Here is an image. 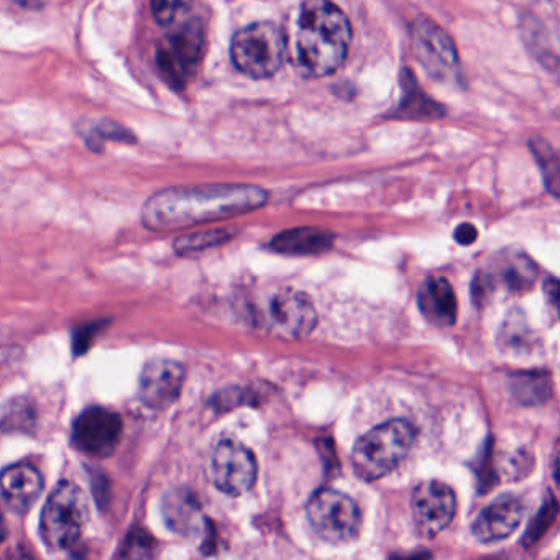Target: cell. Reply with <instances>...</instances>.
<instances>
[{"mask_svg":"<svg viewBox=\"0 0 560 560\" xmlns=\"http://www.w3.org/2000/svg\"><path fill=\"white\" fill-rule=\"evenodd\" d=\"M267 191L248 185L176 186L155 192L143 206L142 222L155 232L178 231L260 209Z\"/></svg>","mask_w":560,"mask_h":560,"instance_id":"obj_1","label":"cell"},{"mask_svg":"<svg viewBox=\"0 0 560 560\" xmlns=\"http://www.w3.org/2000/svg\"><path fill=\"white\" fill-rule=\"evenodd\" d=\"M352 27L330 0H306L300 9L293 37L294 63L307 78L339 70L349 54Z\"/></svg>","mask_w":560,"mask_h":560,"instance_id":"obj_2","label":"cell"},{"mask_svg":"<svg viewBox=\"0 0 560 560\" xmlns=\"http://www.w3.org/2000/svg\"><path fill=\"white\" fill-rule=\"evenodd\" d=\"M415 441L416 429L411 422L405 419L383 422L353 445V471L362 480H380L408 457Z\"/></svg>","mask_w":560,"mask_h":560,"instance_id":"obj_3","label":"cell"},{"mask_svg":"<svg viewBox=\"0 0 560 560\" xmlns=\"http://www.w3.org/2000/svg\"><path fill=\"white\" fill-rule=\"evenodd\" d=\"M90 520L86 494L73 481H61L42 511L40 534L48 549H71Z\"/></svg>","mask_w":560,"mask_h":560,"instance_id":"obj_4","label":"cell"},{"mask_svg":"<svg viewBox=\"0 0 560 560\" xmlns=\"http://www.w3.org/2000/svg\"><path fill=\"white\" fill-rule=\"evenodd\" d=\"M287 40L271 22H255L232 38L231 60L245 77L267 80L283 67Z\"/></svg>","mask_w":560,"mask_h":560,"instance_id":"obj_5","label":"cell"},{"mask_svg":"<svg viewBox=\"0 0 560 560\" xmlns=\"http://www.w3.org/2000/svg\"><path fill=\"white\" fill-rule=\"evenodd\" d=\"M206 47V28L199 19L188 18L160 40L156 67L172 90L183 91L195 78Z\"/></svg>","mask_w":560,"mask_h":560,"instance_id":"obj_6","label":"cell"},{"mask_svg":"<svg viewBox=\"0 0 560 560\" xmlns=\"http://www.w3.org/2000/svg\"><path fill=\"white\" fill-rule=\"evenodd\" d=\"M307 520L314 533L330 544L352 542L362 527L359 504L336 490H320L311 498Z\"/></svg>","mask_w":560,"mask_h":560,"instance_id":"obj_7","label":"cell"},{"mask_svg":"<svg viewBox=\"0 0 560 560\" xmlns=\"http://www.w3.org/2000/svg\"><path fill=\"white\" fill-rule=\"evenodd\" d=\"M411 45L429 77L439 83L460 81V61L454 40L431 19L421 18L412 24Z\"/></svg>","mask_w":560,"mask_h":560,"instance_id":"obj_8","label":"cell"},{"mask_svg":"<svg viewBox=\"0 0 560 560\" xmlns=\"http://www.w3.org/2000/svg\"><path fill=\"white\" fill-rule=\"evenodd\" d=\"M257 471L255 455L241 442L222 441L212 454V483L229 497L247 493L257 480Z\"/></svg>","mask_w":560,"mask_h":560,"instance_id":"obj_9","label":"cell"},{"mask_svg":"<svg viewBox=\"0 0 560 560\" xmlns=\"http://www.w3.org/2000/svg\"><path fill=\"white\" fill-rule=\"evenodd\" d=\"M74 447L90 457H110L122 438V419L100 406L84 409L73 424Z\"/></svg>","mask_w":560,"mask_h":560,"instance_id":"obj_10","label":"cell"},{"mask_svg":"<svg viewBox=\"0 0 560 560\" xmlns=\"http://www.w3.org/2000/svg\"><path fill=\"white\" fill-rule=\"evenodd\" d=\"M457 510L454 490L442 481H422L412 491L411 511L416 529L422 537L441 534L452 523Z\"/></svg>","mask_w":560,"mask_h":560,"instance_id":"obj_11","label":"cell"},{"mask_svg":"<svg viewBox=\"0 0 560 560\" xmlns=\"http://www.w3.org/2000/svg\"><path fill=\"white\" fill-rule=\"evenodd\" d=\"M185 369L170 359H153L140 373L139 398L147 408L162 411L182 395Z\"/></svg>","mask_w":560,"mask_h":560,"instance_id":"obj_12","label":"cell"},{"mask_svg":"<svg viewBox=\"0 0 560 560\" xmlns=\"http://www.w3.org/2000/svg\"><path fill=\"white\" fill-rule=\"evenodd\" d=\"M271 319L284 336L303 339L316 329V307L300 291H280L271 301Z\"/></svg>","mask_w":560,"mask_h":560,"instance_id":"obj_13","label":"cell"},{"mask_svg":"<svg viewBox=\"0 0 560 560\" xmlns=\"http://www.w3.org/2000/svg\"><path fill=\"white\" fill-rule=\"evenodd\" d=\"M523 514L524 508L520 498L504 494L481 511L471 526V533L480 542H500L517 529Z\"/></svg>","mask_w":560,"mask_h":560,"instance_id":"obj_14","label":"cell"},{"mask_svg":"<svg viewBox=\"0 0 560 560\" xmlns=\"http://www.w3.org/2000/svg\"><path fill=\"white\" fill-rule=\"evenodd\" d=\"M44 491V477L28 464L12 465L0 474V494L15 513H27Z\"/></svg>","mask_w":560,"mask_h":560,"instance_id":"obj_15","label":"cell"},{"mask_svg":"<svg viewBox=\"0 0 560 560\" xmlns=\"http://www.w3.org/2000/svg\"><path fill=\"white\" fill-rule=\"evenodd\" d=\"M418 304L422 316L434 326H454L457 320V296L447 278H428L419 290Z\"/></svg>","mask_w":560,"mask_h":560,"instance_id":"obj_16","label":"cell"},{"mask_svg":"<svg viewBox=\"0 0 560 560\" xmlns=\"http://www.w3.org/2000/svg\"><path fill=\"white\" fill-rule=\"evenodd\" d=\"M162 511L166 526L182 536L199 533L205 524L198 498L186 488L170 490L163 498Z\"/></svg>","mask_w":560,"mask_h":560,"instance_id":"obj_17","label":"cell"},{"mask_svg":"<svg viewBox=\"0 0 560 560\" xmlns=\"http://www.w3.org/2000/svg\"><path fill=\"white\" fill-rule=\"evenodd\" d=\"M334 235L319 229H294L281 232L271 242V248L284 255H317L332 247Z\"/></svg>","mask_w":560,"mask_h":560,"instance_id":"obj_18","label":"cell"},{"mask_svg":"<svg viewBox=\"0 0 560 560\" xmlns=\"http://www.w3.org/2000/svg\"><path fill=\"white\" fill-rule=\"evenodd\" d=\"M402 88H405V96H402L398 110H396V117H401V119H439V117L444 116L442 106H439L431 97L422 93L421 88L415 83L409 71H405Z\"/></svg>","mask_w":560,"mask_h":560,"instance_id":"obj_19","label":"cell"},{"mask_svg":"<svg viewBox=\"0 0 560 560\" xmlns=\"http://www.w3.org/2000/svg\"><path fill=\"white\" fill-rule=\"evenodd\" d=\"M37 422V409L28 398H12L0 405V431L28 432Z\"/></svg>","mask_w":560,"mask_h":560,"instance_id":"obj_20","label":"cell"},{"mask_svg":"<svg viewBox=\"0 0 560 560\" xmlns=\"http://www.w3.org/2000/svg\"><path fill=\"white\" fill-rule=\"evenodd\" d=\"M83 137L93 152H103V147L106 142H137L136 136L129 129L114 122V120H103V122L94 124L93 127L84 130Z\"/></svg>","mask_w":560,"mask_h":560,"instance_id":"obj_21","label":"cell"},{"mask_svg":"<svg viewBox=\"0 0 560 560\" xmlns=\"http://www.w3.org/2000/svg\"><path fill=\"white\" fill-rule=\"evenodd\" d=\"M530 152L536 156L537 163H539L540 172L544 175V182H546V188L549 189L550 195L559 196L560 186V170L559 159L557 153L553 152L552 147L546 140L533 139L530 140Z\"/></svg>","mask_w":560,"mask_h":560,"instance_id":"obj_22","label":"cell"},{"mask_svg":"<svg viewBox=\"0 0 560 560\" xmlns=\"http://www.w3.org/2000/svg\"><path fill=\"white\" fill-rule=\"evenodd\" d=\"M196 0H152V15L160 27H172L188 19L195 9Z\"/></svg>","mask_w":560,"mask_h":560,"instance_id":"obj_23","label":"cell"},{"mask_svg":"<svg viewBox=\"0 0 560 560\" xmlns=\"http://www.w3.org/2000/svg\"><path fill=\"white\" fill-rule=\"evenodd\" d=\"M231 237L232 234L229 231H206L198 232V234L183 235V237L176 238L175 250L179 255L198 254V252L206 250V248L224 244Z\"/></svg>","mask_w":560,"mask_h":560,"instance_id":"obj_24","label":"cell"},{"mask_svg":"<svg viewBox=\"0 0 560 560\" xmlns=\"http://www.w3.org/2000/svg\"><path fill=\"white\" fill-rule=\"evenodd\" d=\"M155 540L147 530L136 529L124 540L119 556L122 559H147L155 552Z\"/></svg>","mask_w":560,"mask_h":560,"instance_id":"obj_25","label":"cell"},{"mask_svg":"<svg viewBox=\"0 0 560 560\" xmlns=\"http://www.w3.org/2000/svg\"><path fill=\"white\" fill-rule=\"evenodd\" d=\"M557 514V503L553 498H550V504L549 506H542V510L539 511V516H537V521H534L533 526L527 529L526 533V540L524 542L526 544H533L536 542L537 539H539L540 536H542L544 533H546L547 527H549V524L552 523L553 520H556Z\"/></svg>","mask_w":560,"mask_h":560,"instance_id":"obj_26","label":"cell"},{"mask_svg":"<svg viewBox=\"0 0 560 560\" xmlns=\"http://www.w3.org/2000/svg\"><path fill=\"white\" fill-rule=\"evenodd\" d=\"M22 349L21 347H0V375L5 372V370L11 369L12 365L21 360Z\"/></svg>","mask_w":560,"mask_h":560,"instance_id":"obj_27","label":"cell"},{"mask_svg":"<svg viewBox=\"0 0 560 560\" xmlns=\"http://www.w3.org/2000/svg\"><path fill=\"white\" fill-rule=\"evenodd\" d=\"M455 241L460 245H471L478 238V231L474 224H460L457 229H455L454 234Z\"/></svg>","mask_w":560,"mask_h":560,"instance_id":"obj_28","label":"cell"},{"mask_svg":"<svg viewBox=\"0 0 560 560\" xmlns=\"http://www.w3.org/2000/svg\"><path fill=\"white\" fill-rule=\"evenodd\" d=\"M546 296L549 298L550 303H552L553 310L557 307V280L556 278H550L549 281H546Z\"/></svg>","mask_w":560,"mask_h":560,"instance_id":"obj_29","label":"cell"},{"mask_svg":"<svg viewBox=\"0 0 560 560\" xmlns=\"http://www.w3.org/2000/svg\"><path fill=\"white\" fill-rule=\"evenodd\" d=\"M12 2L27 9V11H37L42 8V0H12Z\"/></svg>","mask_w":560,"mask_h":560,"instance_id":"obj_30","label":"cell"},{"mask_svg":"<svg viewBox=\"0 0 560 560\" xmlns=\"http://www.w3.org/2000/svg\"><path fill=\"white\" fill-rule=\"evenodd\" d=\"M5 534H8V529H5L4 517L0 514V542L5 539Z\"/></svg>","mask_w":560,"mask_h":560,"instance_id":"obj_31","label":"cell"}]
</instances>
